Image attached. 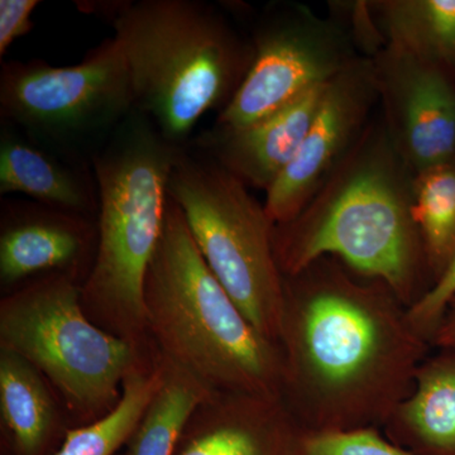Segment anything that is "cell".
<instances>
[{"mask_svg": "<svg viewBox=\"0 0 455 455\" xmlns=\"http://www.w3.org/2000/svg\"><path fill=\"white\" fill-rule=\"evenodd\" d=\"M284 278L281 400L299 427H382L433 349L387 284L323 257Z\"/></svg>", "mask_w": 455, "mask_h": 455, "instance_id": "1", "label": "cell"}, {"mask_svg": "<svg viewBox=\"0 0 455 455\" xmlns=\"http://www.w3.org/2000/svg\"><path fill=\"white\" fill-rule=\"evenodd\" d=\"M415 175L386 131L371 119L352 148L293 220L274 228L283 276L333 257L387 284L407 307L431 286L414 215Z\"/></svg>", "mask_w": 455, "mask_h": 455, "instance_id": "2", "label": "cell"}, {"mask_svg": "<svg viewBox=\"0 0 455 455\" xmlns=\"http://www.w3.org/2000/svg\"><path fill=\"white\" fill-rule=\"evenodd\" d=\"M107 18L130 70L134 109L178 147L197 122L224 109L254 59L226 18L199 0H114L85 3Z\"/></svg>", "mask_w": 455, "mask_h": 455, "instance_id": "3", "label": "cell"}, {"mask_svg": "<svg viewBox=\"0 0 455 455\" xmlns=\"http://www.w3.org/2000/svg\"><path fill=\"white\" fill-rule=\"evenodd\" d=\"M145 310L156 352L209 390L281 400L280 346L260 334L228 295L170 196L147 272Z\"/></svg>", "mask_w": 455, "mask_h": 455, "instance_id": "4", "label": "cell"}, {"mask_svg": "<svg viewBox=\"0 0 455 455\" xmlns=\"http://www.w3.org/2000/svg\"><path fill=\"white\" fill-rule=\"evenodd\" d=\"M180 148L133 110L92 161L97 182V248L82 298L90 319L140 352H155L145 283L163 235L171 170Z\"/></svg>", "mask_w": 455, "mask_h": 455, "instance_id": "5", "label": "cell"}, {"mask_svg": "<svg viewBox=\"0 0 455 455\" xmlns=\"http://www.w3.org/2000/svg\"><path fill=\"white\" fill-rule=\"evenodd\" d=\"M82 286L74 275H50L0 301V348L40 371L74 427L110 414L121 403L128 376L156 355L95 324L84 309Z\"/></svg>", "mask_w": 455, "mask_h": 455, "instance_id": "6", "label": "cell"}, {"mask_svg": "<svg viewBox=\"0 0 455 455\" xmlns=\"http://www.w3.org/2000/svg\"><path fill=\"white\" fill-rule=\"evenodd\" d=\"M167 193L228 295L260 334L278 344L284 278L275 254V224L265 205L197 147L180 148Z\"/></svg>", "mask_w": 455, "mask_h": 455, "instance_id": "7", "label": "cell"}, {"mask_svg": "<svg viewBox=\"0 0 455 455\" xmlns=\"http://www.w3.org/2000/svg\"><path fill=\"white\" fill-rule=\"evenodd\" d=\"M134 110L130 70L108 38L80 64L8 61L0 71V121L71 163L98 154Z\"/></svg>", "mask_w": 455, "mask_h": 455, "instance_id": "8", "label": "cell"}, {"mask_svg": "<svg viewBox=\"0 0 455 455\" xmlns=\"http://www.w3.org/2000/svg\"><path fill=\"white\" fill-rule=\"evenodd\" d=\"M254 59L215 125L242 128L324 86L358 59L353 36L298 7L266 18L252 40Z\"/></svg>", "mask_w": 455, "mask_h": 455, "instance_id": "9", "label": "cell"}, {"mask_svg": "<svg viewBox=\"0 0 455 455\" xmlns=\"http://www.w3.org/2000/svg\"><path fill=\"white\" fill-rule=\"evenodd\" d=\"M381 119L416 173L455 158V71L438 60L385 44L371 57Z\"/></svg>", "mask_w": 455, "mask_h": 455, "instance_id": "10", "label": "cell"}, {"mask_svg": "<svg viewBox=\"0 0 455 455\" xmlns=\"http://www.w3.org/2000/svg\"><path fill=\"white\" fill-rule=\"evenodd\" d=\"M379 103L372 59L361 56L326 86L298 154L266 191V212L275 226L307 206L371 122Z\"/></svg>", "mask_w": 455, "mask_h": 455, "instance_id": "11", "label": "cell"}, {"mask_svg": "<svg viewBox=\"0 0 455 455\" xmlns=\"http://www.w3.org/2000/svg\"><path fill=\"white\" fill-rule=\"evenodd\" d=\"M97 248V227L88 217L37 203L2 205L0 283L4 289L23 286L55 274L82 277Z\"/></svg>", "mask_w": 455, "mask_h": 455, "instance_id": "12", "label": "cell"}, {"mask_svg": "<svg viewBox=\"0 0 455 455\" xmlns=\"http://www.w3.org/2000/svg\"><path fill=\"white\" fill-rule=\"evenodd\" d=\"M296 427L283 400L212 391L188 418L173 455H289Z\"/></svg>", "mask_w": 455, "mask_h": 455, "instance_id": "13", "label": "cell"}, {"mask_svg": "<svg viewBox=\"0 0 455 455\" xmlns=\"http://www.w3.org/2000/svg\"><path fill=\"white\" fill-rule=\"evenodd\" d=\"M326 86L302 95L267 118L242 128L214 127L196 147L223 164L248 188L267 191L298 154L315 118Z\"/></svg>", "mask_w": 455, "mask_h": 455, "instance_id": "14", "label": "cell"}, {"mask_svg": "<svg viewBox=\"0 0 455 455\" xmlns=\"http://www.w3.org/2000/svg\"><path fill=\"white\" fill-rule=\"evenodd\" d=\"M92 166L71 163L2 122L0 196L22 194L41 205L71 214H98L99 197Z\"/></svg>", "mask_w": 455, "mask_h": 455, "instance_id": "15", "label": "cell"}, {"mask_svg": "<svg viewBox=\"0 0 455 455\" xmlns=\"http://www.w3.org/2000/svg\"><path fill=\"white\" fill-rule=\"evenodd\" d=\"M2 455H53L70 429L52 386L25 358L0 348Z\"/></svg>", "mask_w": 455, "mask_h": 455, "instance_id": "16", "label": "cell"}, {"mask_svg": "<svg viewBox=\"0 0 455 455\" xmlns=\"http://www.w3.org/2000/svg\"><path fill=\"white\" fill-rule=\"evenodd\" d=\"M383 433L414 455H455V349L433 348Z\"/></svg>", "mask_w": 455, "mask_h": 455, "instance_id": "17", "label": "cell"}, {"mask_svg": "<svg viewBox=\"0 0 455 455\" xmlns=\"http://www.w3.org/2000/svg\"><path fill=\"white\" fill-rule=\"evenodd\" d=\"M163 381L157 352L154 361L132 372L123 386L121 403L92 424L68 429L53 455H116L128 445Z\"/></svg>", "mask_w": 455, "mask_h": 455, "instance_id": "18", "label": "cell"}, {"mask_svg": "<svg viewBox=\"0 0 455 455\" xmlns=\"http://www.w3.org/2000/svg\"><path fill=\"white\" fill-rule=\"evenodd\" d=\"M160 359L163 381L128 443L127 455H173L188 418L212 392L187 371Z\"/></svg>", "mask_w": 455, "mask_h": 455, "instance_id": "19", "label": "cell"}, {"mask_svg": "<svg viewBox=\"0 0 455 455\" xmlns=\"http://www.w3.org/2000/svg\"><path fill=\"white\" fill-rule=\"evenodd\" d=\"M385 44L438 60L455 71V0L373 3Z\"/></svg>", "mask_w": 455, "mask_h": 455, "instance_id": "20", "label": "cell"}, {"mask_svg": "<svg viewBox=\"0 0 455 455\" xmlns=\"http://www.w3.org/2000/svg\"><path fill=\"white\" fill-rule=\"evenodd\" d=\"M414 215L433 286L455 256V158L416 173Z\"/></svg>", "mask_w": 455, "mask_h": 455, "instance_id": "21", "label": "cell"}, {"mask_svg": "<svg viewBox=\"0 0 455 455\" xmlns=\"http://www.w3.org/2000/svg\"><path fill=\"white\" fill-rule=\"evenodd\" d=\"M289 455H414L392 442L381 427L309 430L296 427Z\"/></svg>", "mask_w": 455, "mask_h": 455, "instance_id": "22", "label": "cell"}, {"mask_svg": "<svg viewBox=\"0 0 455 455\" xmlns=\"http://www.w3.org/2000/svg\"><path fill=\"white\" fill-rule=\"evenodd\" d=\"M455 296V256L451 265L427 290L423 298L409 307V315L419 331L427 340L433 341L434 334L445 309Z\"/></svg>", "mask_w": 455, "mask_h": 455, "instance_id": "23", "label": "cell"}, {"mask_svg": "<svg viewBox=\"0 0 455 455\" xmlns=\"http://www.w3.org/2000/svg\"><path fill=\"white\" fill-rule=\"evenodd\" d=\"M38 0H0V55L4 56L14 41L32 31L33 11Z\"/></svg>", "mask_w": 455, "mask_h": 455, "instance_id": "24", "label": "cell"}, {"mask_svg": "<svg viewBox=\"0 0 455 455\" xmlns=\"http://www.w3.org/2000/svg\"><path fill=\"white\" fill-rule=\"evenodd\" d=\"M433 348L455 349V296L449 302L444 315L440 320L438 329L431 341Z\"/></svg>", "mask_w": 455, "mask_h": 455, "instance_id": "25", "label": "cell"}]
</instances>
